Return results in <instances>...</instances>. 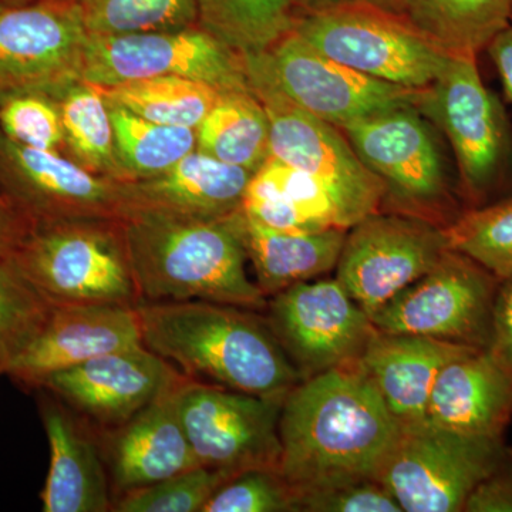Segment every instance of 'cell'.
I'll list each match as a JSON object with an SVG mask.
<instances>
[{"label":"cell","instance_id":"1","mask_svg":"<svg viewBox=\"0 0 512 512\" xmlns=\"http://www.w3.org/2000/svg\"><path fill=\"white\" fill-rule=\"evenodd\" d=\"M359 366L301 380L279 419V473L296 495L326 485L376 478L402 431Z\"/></svg>","mask_w":512,"mask_h":512},{"label":"cell","instance_id":"2","mask_svg":"<svg viewBox=\"0 0 512 512\" xmlns=\"http://www.w3.org/2000/svg\"><path fill=\"white\" fill-rule=\"evenodd\" d=\"M140 302L208 301L265 312L247 272L244 211L215 220L138 207L123 221Z\"/></svg>","mask_w":512,"mask_h":512},{"label":"cell","instance_id":"3","mask_svg":"<svg viewBox=\"0 0 512 512\" xmlns=\"http://www.w3.org/2000/svg\"><path fill=\"white\" fill-rule=\"evenodd\" d=\"M146 348L184 376L285 399L301 382L262 312L208 301L138 302Z\"/></svg>","mask_w":512,"mask_h":512},{"label":"cell","instance_id":"4","mask_svg":"<svg viewBox=\"0 0 512 512\" xmlns=\"http://www.w3.org/2000/svg\"><path fill=\"white\" fill-rule=\"evenodd\" d=\"M12 259L52 306L140 302L123 221L82 218L33 225Z\"/></svg>","mask_w":512,"mask_h":512},{"label":"cell","instance_id":"5","mask_svg":"<svg viewBox=\"0 0 512 512\" xmlns=\"http://www.w3.org/2000/svg\"><path fill=\"white\" fill-rule=\"evenodd\" d=\"M292 30L335 62L407 89L429 87L450 57L403 15L350 0L302 13Z\"/></svg>","mask_w":512,"mask_h":512},{"label":"cell","instance_id":"6","mask_svg":"<svg viewBox=\"0 0 512 512\" xmlns=\"http://www.w3.org/2000/svg\"><path fill=\"white\" fill-rule=\"evenodd\" d=\"M357 157L384 187L390 212L447 227L457 204L440 143L414 104L394 107L340 128Z\"/></svg>","mask_w":512,"mask_h":512},{"label":"cell","instance_id":"7","mask_svg":"<svg viewBox=\"0 0 512 512\" xmlns=\"http://www.w3.org/2000/svg\"><path fill=\"white\" fill-rule=\"evenodd\" d=\"M510 450L504 437L473 436L423 421L403 426L376 480L404 512H461Z\"/></svg>","mask_w":512,"mask_h":512},{"label":"cell","instance_id":"8","mask_svg":"<svg viewBox=\"0 0 512 512\" xmlns=\"http://www.w3.org/2000/svg\"><path fill=\"white\" fill-rule=\"evenodd\" d=\"M450 143L461 192L480 207L503 180L511 153L510 130L500 101L485 86L477 56L450 55L416 104Z\"/></svg>","mask_w":512,"mask_h":512},{"label":"cell","instance_id":"9","mask_svg":"<svg viewBox=\"0 0 512 512\" xmlns=\"http://www.w3.org/2000/svg\"><path fill=\"white\" fill-rule=\"evenodd\" d=\"M245 76L268 116L269 156L316 178L335 202L346 229L382 211L383 184L360 161L339 127L299 109L261 77Z\"/></svg>","mask_w":512,"mask_h":512},{"label":"cell","instance_id":"10","mask_svg":"<svg viewBox=\"0 0 512 512\" xmlns=\"http://www.w3.org/2000/svg\"><path fill=\"white\" fill-rule=\"evenodd\" d=\"M241 57L245 72L271 83L299 109L339 128L394 107L416 106L421 93L343 66L293 30L268 49Z\"/></svg>","mask_w":512,"mask_h":512},{"label":"cell","instance_id":"11","mask_svg":"<svg viewBox=\"0 0 512 512\" xmlns=\"http://www.w3.org/2000/svg\"><path fill=\"white\" fill-rule=\"evenodd\" d=\"M175 410L200 466L239 474L281 464L279 419L285 399L237 392L184 376Z\"/></svg>","mask_w":512,"mask_h":512},{"label":"cell","instance_id":"12","mask_svg":"<svg viewBox=\"0 0 512 512\" xmlns=\"http://www.w3.org/2000/svg\"><path fill=\"white\" fill-rule=\"evenodd\" d=\"M500 284L473 259L447 249L433 269L372 316L373 325L382 333L485 349Z\"/></svg>","mask_w":512,"mask_h":512},{"label":"cell","instance_id":"13","mask_svg":"<svg viewBox=\"0 0 512 512\" xmlns=\"http://www.w3.org/2000/svg\"><path fill=\"white\" fill-rule=\"evenodd\" d=\"M0 194L33 225L82 218L124 221L138 208L134 181L103 177L56 151L23 146L2 128Z\"/></svg>","mask_w":512,"mask_h":512},{"label":"cell","instance_id":"14","mask_svg":"<svg viewBox=\"0 0 512 512\" xmlns=\"http://www.w3.org/2000/svg\"><path fill=\"white\" fill-rule=\"evenodd\" d=\"M265 313L301 380L357 365L379 332L336 278L312 279L276 293Z\"/></svg>","mask_w":512,"mask_h":512},{"label":"cell","instance_id":"15","mask_svg":"<svg viewBox=\"0 0 512 512\" xmlns=\"http://www.w3.org/2000/svg\"><path fill=\"white\" fill-rule=\"evenodd\" d=\"M163 76L198 80L221 92L249 89L241 55L200 25L89 37L83 82L106 87Z\"/></svg>","mask_w":512,"mask_h":512},{"label":"cell","instance_id":"16","mask_svg":"<svg viewBox=\"0 0 512 512\" xmlns=\"http://www.w3.org/2000/svg\"><path fill=\"white\" fill-rule=\"evenodd\" d=\"M89 37L77 2L0 9V103L19 94L55 97L82 80Z\"/></svg>","mask_w":512,"mask_h":512},{"label":"cell","instance_id":"17","mask_svg":"<svg viewBox=\"0 0 512 512\" xmlns=\"http://www.w3.org/2000/svg\"><path fill=\"white\" fill-rule=\"evenodd\" d=\"M447 249L441 225L399 212H375L349 229L336 279L372 318L433 269Z\"/></svg>","mask_w":512,"mask_h":512},{"label":"cell","instance_id":"18","mask_svg":"<svg viewBox=\"0 0 512 512\" xmlns=\"http://www.w3.org/2000/svg\"><path fill=\"white\" fill-rule=\"evenodd\" d=\"M183 379L177 367L143 345L53 373L39 389L55 394L87 423L109 431Z\"/></svg>","mask_w":512,"mask_h":512},{"label":"cell","instance_id":"19","mask_svg":"<svg viewBox=\"0 0 512 512\" xmlns=\"http://www.w3.org/2000/svg\"><path fill=\"white\" fill-rule=\"evenodd\" d=\"M143 345L137 305L52 306L42 330L9 363L5 376L39 389L53 373Z\"/></svg>","mask_w":512,"mask_h":512},{"label":"cell","instance_id":"20","mask_svg":"<svg viewBox=\"0 0 512 512\" xmlns=\"http://www.w3.org/2000/svg\"><path fill=\"white\" fill-rule=\"evenodd\" d=\"M39 390V410L50 447V467L40 494L45 512L113 510L109 468L90 424L55 394Z\"/></svg>","mask_w":512,"mask_h":512},{"label":"cell","instance_id":"21","mask_svg":"<svg viewBox=\"0 0 512 512\" xmlns=\"http://www.w3.org/2000/svg\"><path fill=\"white\" fill-rule=\"evenodd\" d=\"M174 387L117 429L106 431L104 457L116 498L200 467L175 410Z\"/></svg>","mask_w":512,"mask_h":512},{"label":"cell","instance_id":"22","mask_svg":"<svg viewBox=\"0 0 512 512\" xmlns=\"http://www.w3.org/2000/svg\"><path fill=\"white\" fill-rule=\"evenodd\" d=\"M474 350L423 336L377 332L357 366L397 421L412 426L426 419L431 390L443 367Z\"/></svg>","mask_w":512,"mask_h":512},{"label":"cell","instance_id":"23","mask_svg":"<svg viewBox=\"0 0 512 512\" xmlns=\"http://www.w3.org/2000/svg\"><path fill=\"white\" fill-rule=\"evenodd\" d=\"M512 420V379L484 349L454 359L437 376L426 423L483 437H504Z\"/></svg>","mask_w":512,"mask_h":512},{"label":"cell","instance_id":"24","mask_svg":"<svg viewBox=\"0 0 512 512\" xmlns=\"http://www.w3.org/2000/svg\"><path fill=\"white\" fill-rule=\"evenodd\" d=\"M255 173L195 150L165 173L134 181L138 207L215 220L241 210Z\"/></svg>","mask_w":512,"mask_h":512},{"label":"cell","instance_id":"25","mask_svg":"<svg viewBox=\"0 0 512 512\" xmlns=\"http://www.w3.org/2000/svg\"><path fill=\"white\" fill-rule=\"evenodd\" d=\"M244 217L248 259L266 298L335 269L349 231L285 232Z\"/></svg>","mask_w":512,"mask_h":512},{"label":"cell","instance_id":"26","mask_svg":"<svg viewBox=\"0 0 512 512\" xmlns=\"http://www.w3.org/2000/svg\"><path fill=\"white\" fill-rule=\"evenodd\" d=\"M510 12L511 0H404L402 15L448 55L477 56Z\"/></svg>","mask_w":512,"mask_h":512},{"label":"cell","instance_id":"27","mask_svg":"<svg viewBox=\"0 0 512 512\" xmlns=\"http://www.w3.org/2000/svg\"><path fill=\"white\" fill-rule=\"evenodd\" d=\"M269 147L268 116L251 89L221 92L197 128L198 151L252 173L268 160Z\"/></svg>","mask_w":512,"mask_h":512},{"label":"cell","instance_id":"28","mask_svg":"<svg viewBox=\"0 0 512 512\" xmlns=\"http://www.w3.org/2000/svg\"><path fill=\"white\" fill-rule=\"evenodd\" d=\"M55 99L62 116L64 146L74 163L117 181H130L116 151L110 107L93 84H70Z\"/></svg>","mask_w":512,"mask_h":512},{"label":"cell","instance_id":"29","mask_svg":"<svg viewBox=\"0 0 512 512\" xmlns=\"http://www.w3.org/2000/svg\"><path fill=\"white\" fill-rule=\"evenodd\" d=\"M96 87L111 106L123 107L153 123L195 130L221 94V90L211 84L178 76Z\"/></svg>","mask_w":512,"mask_h":512},{"label":"cell","instance_id":"30","mask_svg":"<svg viewBox=\"0 0 512 512\" xmlns=\"http://www.w3.org/2000/svg\"><path fill=\"white\" fill-rule=\"evenodd\" d=\"M198 25L229 49L248 55L268 49L295 26L292 0H195Z\"/></svg>","mask_w":512,"mask_h":512},{"label":"cell","instance_id":"31","mask_svg":"<svg viewBox=\"0 0 512 512\" xmlns=\"http://www.w3.org/2000/svg\"><path fill=\"white\" fill-rule=\"evenodd\" d=\"M116 151L130 181L157 177L197 150L195 128L165 126L111 106Z\"/></svg>","mask_w":512,"mask_h":512},{"label":"cell","instance_id":"32","mask_svg":"<svg viewBox=\"0 0 512 512\" xmlns=\"http://www.w3.org/2000/svg\"><path fill=\"white\" fill-rule=\"evenodd\" d=\"M90 36L164 32L198 25L195 0H79Z\"/></svg>","mask_w":512,"mask_h":512},{"label":"cell","instance_id":"33","mask_svg":"<svg viewBox=\"0 0 512 512\" xmlns=\"http://www.w3.org/2000/svg\"><path fill=\"white\" fill-rule=\"evenodd\" d=\"M446 231L448 248L476 261L495 278H512V198L460 212Z\"/></svg>","mask_w":512,"mask_h":512},{"label":"cell","instance_id":"34","mask_svg":"<svg viewBox=\"0 0 512 512\" xmlns=\"http://www.w3.org/2000/svg\"><path fill=\"white\" fill-rule=\"evenodd\" d=\"M245 197L282 202L316 231L343 228L335 202L312 175L269 156L249 181Z\"/></svg>","mask_w":512,"mask_h":512},{"label":"cell","instance_id":"35","mask_svg":"<svg viewBox=\"0 0 512 512\" xmlns=\"http://www.w3.org/2000/svg\"><path fill=\"white\" fill-rule=\"evenodd\" d=\"M50 309L13 259L0 256V359L5 372L42 330Z\"/></svg>","mask_w":512,"mask_h":512},{"label":"cell","instance_id":"36","mask_svg":"<svg viewBox=\"0 0 512 512\" xmlns=\"http://www.w3.org/2000/svg\"><path fill=\"white\" fill-rule=\"evenodd\" d=\"M237 474L195 467L114 500V512H202L215 491Z\"/></svg>","mask_w":512,"mask_h":512},{"label":"cell","instance_id":"37","mask_svg":"<svg viewBox=\"0 0 512 512\" xmlns=\"http://www.w3.org/2000/svg\"><path fill=\"white\" fill-rule=\"evenodd\" d=\"M202 512H298V505L279 470L252 468L221 485Z\"/></svg>","mask_w":512,"mask_h":512},{"label":"cell","instance_id":"38","mask_svg":"<svg viewBox=\"0 0 512 512\" xmlns=\"http://www.w3.org/2000/svg\"><path fill=\"white\" fill-rule=\"evenodd\" d=\"M0 128L23 146L56 151L64 146L62 116L55 99L19 94L0 103Z\"/></svg>","mask_w":512,"mask_h":512},{"label":"cell","instance_id":"39","mask_svg":"<svg viewBox=\"0 0 512 512\" xmlns=\"http://www.w3.org/2000/svg\"><path fill=\"white\" fill-rule=\"evenodd\" d=\"M298 512H403L376 478L326 485L296 495Z\"/></svg>","mask_w":512,"mask_h":512},{"label":"cell","instance_id":"40","mask_svg":"<svg viewBox=\"0 0 512 512\" xmlns=\"http://www.w3.org/2000/svg\"><path fill=\"white\" fill-rule=\"evenodd\" d=\"M484 350L512 379V278L501 281L498 288L490 340Z\"/></svg>","mask_w":512,"mask_h":512},{"label":"cell","instance_id":"41","mask_svg":"<svg viewBox=\"0 0 512 512\" xmlns=\"http://www.w3.org/2000/svg\"><path fill=\"white\" fill-rule=\"evenodd\" d=\"M466 512H512V448L503 463L477 485Z\"/></svg>","mask_w":512,"mask_h":512},{"label":"cell","instance_id":"42","mask_svg":"<svg viewBox=\"0 0 512 512\" xmlns=\"http://www.w3.org/2000/svg\"><path fill=\"white\" fill-rule=\"evenodd\" d=\"M32 227V222L0 194V256L12 258Z\"/></svg>","mask_w":512,"mask_h":512},{"label":"cell","instance_id":"43","mask_svg":"<svg viewBox=\"0 0 512 512\" xmlns=\"http://www.w3.org/2000/svg\"><path fill=\"white\" fill-rule=\"evenodd\" d=\"M503 83L505 96L512 103V25L501 30L485 47Z\"/></svg>","mask_w":512,"mask_h":512},{"label":"cell","instance_id":"44","mask_svg":"<svg viewBox=\"0 0 512 512\" xmlns=\"http://www.w3.org/2000/svg\"><path fill=\"white\" fill-rule=\"evenodd\" d=\"M298 15L302 13L318 12V10L332 8L343 0H292Z\"/></svg>","mask_w":512,"mask_h":512},{"label":"cell","instance_id":"45","mask_svg":"<svg viewBox=\"0 0 512 512\" xmlns=\"http://www.w3.org/2000/svg\"><path fill=\"white\" fill-rule=\"evenodd\" d=\"M350 2L366 3V5L376 6V8L402 15L404 0H350Z\"/></svg>","mask_w":512,"mask_h":512},{"label":"cell","instance_id":"46","mask_svg":"<svg viewBox=\"0 0 512 512\" xmlns=\"http://www.w3.org/2000/svg\"><path fill=\"white\" fill-rule=\"evenodd\" d=\"M33 2V0H0V5L3 6H19L25 3Z\"/></svg>","mask_w":512,"mask_h":512},{"label":"cell","instance_id":"47","mask_svg":"<svg viewBox=\"0 0 512 512\" xmlns=\"http://www.w3.org/2000/svg\"><path fill=\"white\" fill-rule=\"evenodd\" d=\"M0 376H5V365H3L2 359H0Z\"/></svg>","mask_w":512,"mask_h":512},{"label":"cell","instance_id":"48","mask_svg":"<svg viewBox=\"0 0 512 512\" xmlns=\"http://www.w3.org/2000/svg\"><path fill=\"white\" fill-rule=\"evenodd\" d=\"M510 23H511V25H512V0H511Z\"/></svg>","mask_w":512,"mask_h":512},{"label":"cell","instance_id":"49","mask_svg":"<svg viewBox=\"0 0 512 512\" xmlns=\"http://www.w3.org/2000/svg\"><path fill=\"white\" fill-rule=\"evenodd\" d=\"M67 2H79V0H67Z\"/></svg>","mask_w":512,"mask_h":512},{"label":"cell","instance_id":"50","mask_svg":"<svg viewBox=\"0 0 512 512\" xmlns=\"http://www.w3.org/2000/svg\"><path fill=\"white\" fill-rule=\"evenodd\" d=\"M2 8H5V6H3V5H0V9H2Z\"/></svg>","mask_w":512,"mask_h":512}]
</instances>
